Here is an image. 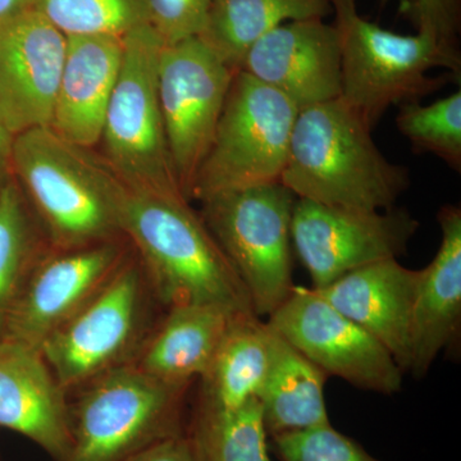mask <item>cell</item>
I'll return each mask as SVG.
<instances>
[{
	"mask_svg": "<svg viewBox=\"0 0 461 461\" xmlns=\"http://www.w3.org/2000/svg\"><path fill=\"white\" fill-rule=\"evenodd\" d=\"M118 224L168 308L212 305L233 315H257L238 273L186 196L124 186Z\"/></svg>",
	"mask_w": 461,
	"mask_h": 461,
	"instance_id": "1",
	"label": "cell"
},
{
	"mask_svg": "<svg viewBox=\"0 0 461 461\" xmlns=\"http://www.w3.org/2000/svg\"><path fill=\"white\" fill-rule=\"evenodd\" d=\"M281 184L297 199L386 211L411 176L382 154L371 127L338 98L299 109Z\"/></svg>",
	"mask_w": 461,
	"mask_h": 461,
	"instance_id": "2",
	"label": "cell"
},
{
	"mask_svg": "<svg viewBox=\"0 0 461 461\" xmlns=\"http://www.w3.org/2000/svg\"><path fill=\"white\" fill-rule=\"evenodd\" d=\"M12 172L25 189L59 250L89 247L120 232L124 185L107 163L50 127L17 133Z\"/></svg>",
	"mask_w": 461,
	"mask_h": 461,
	"instance_id": "3",
	"label": "cell"
},
{
	"mask_svg": "<svg viewBox=\"0 0 461 461\" xmlns=\"http://www.w3.org/2000/svg\"><path fill=\"white\" fill-rule=\"evenodd\" d=\"M341 56V98L371 129L393 105L460 77L461 54L426 32L400 35L360 16L357 0H329Z\"/></svg>",
	"mask_w": 461,
	"mask_h": 461,
	"instance_id": "4",
	"label": "cell"
},
{
	"mask_svg": "<svg viewBox=\"0 0 461 461\" xmlns=\"http://www.w3.org/2000/svg\"><path fill=\"white\" fill-rule=\"evenodd\" d=\"M69 402V446L60 461H126L182 432L189 384L151 377L122 364L85 384Z\"/></svg>",
	"mask_w": 461,
	"mask_h": 461,
	"instance_id": "5",
	"label": "cell"
},
{
	"mask_svg": "<svg viewBox=\"0 0 461 461\" xmlns=\"http://www.w3.org/2000/svg\"><path fill=\"white\" fill-rule=\"evenodd\" d=\"M296 200L281 182L221 191L202 200L200 215L259 318L269 317L295 286L291 222Z\"/></svg>",
	"mask_w": 461,
	"mask_h": 461,
	"instance_id": "6",
	"label": "cell"
},
{
	"mask_svg": "<svg viewBox=\"0 0 461 461\" xmlns=\"http://www.w3.org/2000/svg\"><path fill=\"white\" fill-rule=\"evenodd\" d=\"M297 113L299 107L280 91L236 72L189 199L281 182Z\"/></svg>",
	"mask_w": 461,
	"mask_h": 461,
	"instance_id": "7",
	"label": "cell"
},
{
	"mask_svg": "<svg viewBox=\"0 0 461 461\" xmlns=\"http://www.w3.org/2000/svg\"><path fill=\"white\" fill-rule=\"evenodd\" d=\"M162 47L148 23L124 36L122 65L100 141L104 142L105 163L127 189L184 195L158 95Z\"/></svg>",
	"mask_w": 461,
	"mask_h": 461,
	"instance_id": "8",
	"label": "cell"
},
{
	"mask_svg": "<svg viewBox=\"0 0 461 461\" xmlns=\"http://www.w3.org/2000/svg\"><path fill=\"white\" fill-rule=\"evenodd\" d=\"M144 291L139 264L126 258L98 293L45 339L42 357L66 393L129 363L140 338Z\"/></svg>",
	"mask_w": 461,
	"mask_h": 461,
	"instance_id": "9",
	"label": "cell"
},
{
	"mask_svg": "<svg viewBox=\"0 0 461 461\" xmlns=\"http://www.w3.org/2000/svg\"><path fill=\"white\" fill-rule=\"evenodd\" d=\"M235 74L199 38L163 45L160 50V111L173 168L187 199L213 142Z\"/></svg>",
	"mask_w": 461,
	"mask_h": 461,
	"instance_id": "10",
	"label": "cell"
},
{
	"mask_svg": "<svg viewBox=\"0 0 461 461\" xmlns=\"http://www.w3.org/2000/svg\"><path fill=\"white\" fill-rule=\"evenodd\" d=\"M420 222L405 209L364 211L297 199L291 240L314 290L405 253Z\"/></svg>",
	"mask_w": 461,
	"mask_h": 461,
	"instance_id": "11",
	"label": "cell"
},
{
	"mask_svg": "<svg viewBox=\"0 0 461 461\" xmlns=\"http://www.w3.org/2000/svg\"><path fill=\"white\" fill-rule=\"evenodd\" d=\"M267 323L327 375L393 395L403 372L390 351L312 287L294 286Z\"/></svg>",
	"mask_w": 461,
	"mask_h": 461,
	"instance_id": "12",
	"label": "cell"
},
{
	"mask_svg": "<svg viewBox=\"0 0 461 461\" xmlns=\"http://www.w3.org/2000/svg\"><path fill=\"white\" fill-rule=\"evenodd\" d=\"M126 259L117 242L59 250L36 264L9 312L2 338L41 350L45 339L95 295Z\"/></svg>",
	"mask_w": 461,
	"mask_h": 461,
	"instance_id": "13",
	"label": "cell"
},
{
	"mask_svg": "<svg viewBox=\"0 0 461 461\" xmlns=\"http://www.w3.org/2000/svg\"><path fill=\"white\" fill-rule=\"evenodd\" d=\"M66 48L36 8L0 23V120L14 136L50 127Z\"/></svg>",
	"mask_w": 461,
	"mask_h": 461,
	"instance_id": "14",
	"label": "cell"
},
{
	"mask_svg": "<svg viewBox=\"0 0 461 461\" xmlns=\"http://www.w3.org/2000/svg\"><path fill=\"white\" fill-rule=\"evenodd\" d=\"M240 71L273 87L299 109L341 96V56L335 27L323 18L276 27L248 51Z\"/></svg>",
	"mask_w": 461,
	"mask_h": 461,
	"instance_id": "15",
	"label": "cell"
},
{
	"mask_svg": "<svg viewBox=\"0 0 461 461\" xmlns=\"http://www.w3.org/2000/svg\"><path fill=\"white\" fill-rule=\"evenodd\" d=\"M41 351L0 339V427L41 446L56 461L69 446V402Z\"/></svg>",
	"mask_w": 461,
	"mask_h": 461,
	"instance_id": "16",
	"label": "cell"
},
{
	"mask_svg": "<svg viewBox=\"0 0 461 461\" xmlns=\"http://www.w3.org/2000/svg\"><path fill=\"white\" fill-rule=\"evenodd\" d=\"M418 278L420 271L387 259L348 273L315 291L377 339L406 372L411 366V311Z\"/></svg>",
	"mask_w": 461,
	"mask_h": 461,
	"instance_id": "17",
	"label": "cell"
},
{
	"mask_svg": "<svg viewBox=\"0 0 461 461\" xmlns=\"http://www.w3.org/2000/svg\"><path fill=\"white\" fill-rule=\"evenodd\" d=\"M123 39L67 38L50 127L77 147L93 149L102 140L109 100L122 65Z\"/></svg>",
	"mask_w": 461,
	"mask_h": 461,
	"instance_id": "18",
	"label": "cell"
},
{
	"mask_svg": "<svg viewBox=\"0 0 461 461\" xmlns=\"http://www.w3.org/2000/svg\"><path fill=\"white\" fill-rule=\"evenodd\" d=\"M442 240L432 262L420 269L411 311V366L423 377L436 357L456 339L461 321V209L438 212Z\"/></svg>",
	"mask_w": 461,
	"mask_h": 461,
	"instance_id": "19",
	"label": "cell"
},
{
	"mask_svg": "<svg viewBox=\"0 0 461 461\" xmlns=\"http://www.w3.org/2000/svg\"><path fill=\"white\" fill-rule=\"evenodd\" d=\"M235 317L239 315L212 305L169 306L168 314L131 363L160 381L190 384L209 368Z\"/></svg>",
	"mask_w": 461,
	"mask_h": 461,
	"instance_id": "20",
	"label": "cell"
},
{
	"mask_svg": "<svg viewBox=\"0 0 461 461\" xmlns=\"http://www.w3.org/2000/svg\"><path fill=\"white\" fill-rule=\"evenodd\" d=\"M269 330L268 369L257 395L267 433L273 437L330 424L324 397L329 375L271 326Z\"/></svg>",
	"mask_w": 461,
	"mask_h": 461,
	"instance_id": "21",
	"label": "cell"
},
{
	"mask_svg": "<svg viewBox=\"0 0 461 461\" xmlns=\"http://www.w3.org/2000/svg\"><path fill=\"white\" fill-rule=\"evenodd\" d=\"M330 14L329 0H211L198 38L238 72L250 48L276 27Z\"/></svg>",
	"mask_w": 461,
	"mask_h": 461,
	"instance_id": "22",
	"label": "cell"
},
{
	"mask_svg": "<svg viewBox=\"0 0 461 461\" xmlns=\"http://www.w3.org/2000/svg\"><path fill=\"white\" fill-rule=\"evenodd\" d=\"M269 326L257 315L230 321L202 379L203 408L232 411L257 397L269 363Z\"/></svg>",
	"mask_w": 461,
	"mask_h": 461,
	"instance_id": "23",
	"label": "cell"
},
{
	"mask_svg": "<svg viewBox=\"0 0 461 461\" xmlns=\"http://www.w3.org/2000/svg\"><path fill=\"white\" fill-rule=\"evenodd\" d=\"M189 435L203 461H272L257 397L232 411L199 406Z\"/></svg>",
	"mask_w": 461,
	"mask_h": 461,
	"instance_id": "24",
	"label": "cell"
},
{
	"mask_svg": "<svg viewBox=\"0 0 461 461\" xmlns=\"http://www.w3.org/2000/svg\"><path fill=\"white\" fill-rule=\"evenodd\" d=\"M396 127L414 151L433 154L461 172V90L430 103L411 100L399 105Z\"/></svg>",
	"mask_w": 461,
	"mask_h": 461,
	"instance_id": "25",
	"label": "cell"
},
{
	"mask_svg": "<svg viewBox=\"0 0 461 461\" xmlns=\"http://www.w3.org/2000/svg\"><path fill=\"white\" fill-rule=\"evenodd\" d=\"M35 8L66 38H124L148 23L145 0H36Z\"/></svg>",
	"mask_w": 461,
	"mask_h": 461,
	"instance_id": "26",
	"label": "cell"
},
{
	"mask_svg": "<svg viewBox=\"0 0 461 461\" xmlns=\"http://www.w3.org/2000/svg\"><path fill=\"white\" fill-rule=\"evenodd\" d=\"M30 230L16 185L0 186V333L30 271Z\"/></svg>",
	"mask_w": 461,
	"mask_h": 461,
	"instance_id": "27",
	"label": "cell"
},
{
	"mask_svg": "<svg viewBox=\"0 0 461 461\" xmlns=\"http://www.w3.org/2000/svg\"><path fill=\"white\" fill-rule=\"evenodd\" d=\"M281 461H378L330 424L273 436Z\"/></svg>",
	"mask_w": 461,
	"mask_h": 461,
	"instance_id": "28",
	"label": "cell"
},
{
	"mask_svg": "<svg viewBox=\"0 0 461 461\" xmlns=\"http://www.w3.org/2000/svg\"><path fill=\"white\" fill-rule=\"evenodd\" d=\"M211 0H145L148 25L163 45L198 38Z\"/></svg>",
	"mask_w": 461,
	"mask_h": 461,
	"instance_id": "29",
	"label": "cell"
},
{
	"mask_svg": "<svg viewBox=\"0 0 461 461\" xmlns=\"http://www.w3.org/2000/svg\"><path fill=\"white\" fill-rule=\"evenodd\" d=\"M400 9L418 32L429 33L448 50L460 51L461 0H402Z\"/></svg>",
	"mask_w": 461,
	"mask_h": 461,
	"instance_id": "30",
	"label": "cell"
},
{
	"mask_svg": "<svg viewBox=\"0 0 461 461\" xmlns=\"http://www.w3.org/2000/svg\"><path fill=\"white\" fill-rule=\"evenodd\" d=\"M126 461H203L189 433L167 437Z\"/></svg>",
	"mask_w": 461,
	"mask_h": 461,
	"instance_id": "31",
	"label": "cell"
},
{
	"mask_svg": "<svg viewBox=\"0 0 461 461\" xmlns=\"http://www.w3.org/2000/svg\"><path fill=\"white\" fill-rule=\"evenodd\" d=\"M14 139V133L0 120V186L8 181V173L12 172Z\"/></svg>",
	"mask_w": 461,
	"mask_h": 461,
	"instance_id": "32",
	"label": "cell"
},
{
	"mask_svg": "<svg viewBox=\"0 0 461 461\" xmlns=\"http://www.w3.org/2000/svg\"><path fill=\"white\" fill-rule=\"evenodd\" d=\"M36 0H0V23L35 8Z\"/></svg>",
	"mask_w": 461,
	"mask_h": 461,
	"instance_id": "33",
	"label": "cell"
}]
</instances>
